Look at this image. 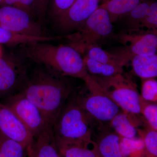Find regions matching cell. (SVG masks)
<instances>
[{
	"instance_id": "obj_1",
	"label": "cell",
	"mask_w": 157,
	"mask_h": 157,
	"mask_svg": "<svg viewBox=\"0 0 157 157\" xmlns=\"http://www.w3.org/2000/svg\"><path fill=\"white\" fill-rule=\"evenodd\" d=\"M72 91L65 76L45 68L35 70L19 93L43 112L52 126Z\"/></svg>"
},
{
	"instance_id": "obj_2",
	"label": "cell",
	"mask_w": 157,
	"mask_h": 157,
	"mask_svg": "<svg viewBox=\"0 0 157 157\" xmlns=\"http://www.w3.org/2000/svg\"><path fill=\"white\" fill-rule=\"evenodd\" d=\"M21 56L42 65L62 76L80 78L84 81L88 75L83 58L70 45H55L47 42L23 45Z\"/></svg>"
},
{
	"instance_id": "obj_3",
	"label": "cell",
	"mask_w": 157,
	"mask_h": 157,
	"mask_svg": "<svg viewBox=\"0 0 157 157\" xmlns=\"http://www.w3.org/2000/svg\"><path fill=\"white\" fill-rule=\"evenodd\" d=\"M73 98L67 102L56 120L52 130L56 141L88 143L93 141L96 122Z\"/></svg>"
},
{
	"instance_id": "obj_4",
	"label": "cell",
	"mask_w": 157,
	"mask_h": 157,
	"mask_svg": "<svg viewBox=\"0 0 157 157\" xmlns=\"http://www.w3.org/2000/svg\"><path fill=\"white\" fill-rule=\"evenodd\" d=\"M112 23L108 12L99 6L82 25L65 38L67 45L82 55L111 36L113 29Z\"/></svg>"
},
{
	"instance_id": "obj_5",
	"label": "cell",
	"mask_w": 157,
	"mask_h": 157,
	"mask_svg": "<svg viewBox=\"0 0 157 157\" xmlns=\"http://www.w3.org/2000/svg\"><path fill=\"white\" fill-rule=\"evenodd\" d=\"M84 81L87 92L76 97V102L98 122L109 125L114 117L122 110L94 77L88 74Z\"/></svg>"
},
{
	"instance_id": "obj_6",
	"label": "cell",
	"mask_w": 157,
	"mask_h": 157,
	"mask_svg": "<svg viewBox=\"0 0 157 157\" xmlns=\"http://www.w3.org/2000/svg\"><path fill=\"white\" fill-rule=\"evenodd\" d=\"M94 78L123 111L140 114V95L130 75L124 72L107 78Z\"/></svg>"
},
{
	"instance_id": "obj_7",
	"label": "cell",
	"mask_w": 157,
	"mask_h": 157,
	"mask_svg": "<svg viewBox=\"0 0 157 157\" xmlns=\"http://www.w3.org/2000/svg\"><path fill=\"white\" fill-rule=\"evenodd\" d=\"M4 104L14 111L34 138L52 128L43 112L19 92L9 96Z\"/></svg>"
},
{
	"instance_id": "obj_8",
	"label": "cell",
	"mask_w": 157,
	"mask_h": 157,
	"mask_svg": "<svg viewBox=\"0 0 157 157\" xmlns=\"http://www.w3.org/2000/svg\"><path fill=\"white\" fill-rule=\"evenodd\" d=\"M118 39L124 47L117 52L128 63L136 56L152 55L157 53V32L127 29L118 35Z\"/></svg>"
},
{
	"instance_id": "obj_9",
	"label": "cell",
	"mask_w": 157,
	"mask_h": 157,
	"mask_svg": "<svg viewBox=\"0 0 157 157\" xmlns=\"http://www.w3.org/2000/svg\"><path fill=\"white\" fill-rule=\"evenodd\" d=\"M25 11L13 6H0V26L14 33L43 36L41 24Z\"/></svg>"
},
{
	"instance_id": "obj_10",
	"label": "cell",
	"mask_w": 157,
	"mask_h": 157,
	"mask_svg": "<svg viewBox=\"0 0 157 157\" xmlns=\"http://www.w3.org/2000/svg\"><path fill=\"white\" fill-rule=\"evenodd\" d=\"M22 56L13 54L0 56V98L10 94L27 80Z\"/></svg>"
},
{
	"instance_id": "obj_11",
	"label": "cell",
	"mask_w": 157,
	"mask_h": 157,
	"mask_svg": "<svg viewBox=\"0 0 157 157\" xmlns=\"http://www.w3.org/2000/svg\"><path fill=\"white\" fill-rule=\"evenodd\" d=\"M101 0H76L72 6L55 19L64 32L76 31L98 9Z\"/></svg>"
},
{
	"instance_id": "obj_12",
	"label": "cell",
	"mask_w": 157,
	"mask_h": 157,
	"mask_svg": "<svg viewBox=\"0 0 157 157\" xmlns=\"http://www.w3.org/2000/svg\"><path fill=\"white\" fill-rule=\"evenodd\" d=\"M0 133L22 144L27 150L34 137L16 114L0 101Z\"/></svg>"
},
{
	"instance_id": "obj_13",
	"label": "cell",
	"mask_w": 157,
	"mask_h": 157,
	"mask_svg": "<svg viewBox=\"0 0 157 157\" xmlns=\"http://www.w3.org/2000/svg\"><path fill=\"white\" fill-rule=\"evenodd\" d=\"M109 126L120 137L133 138L139 137V130L149 125L140 114L122 111L114 117Z\"/></svg>"
},
{
	"instance_id": "obj_14",
	"label": "cell",
	"mask_w": 157,
	"mask_h": 157,
	"mask_svg": "<svg viewBox=\"0 0 157 157\" xmlns=\"http://www.w3.org/2000/svg\"><path fill=\"white\" fill-rule=\"evenodd\" d=\"M28 157H63L57 147L52 128L34 138L27 149Z\"/></svg>"
},
{
	"instance_id": "obj_15",
	"label": "cell",
	"mask_w": 157,
	"mask_h": 157,
	"mask_svg": "<svg viewBox=\"0 0 157 157\" xmlns=\"http://www.w3.org/2000/svg\"><path fill=\"white\" fill-rule=\"evenodd\" d=\"M98 128L96 142L101 157H123L120 149V137L113 130Z\"/></svg>"
},
{
	"instance_id": "obj_16",
	"label": "cell",
	"mask_w": 157,
	"mask_h": 157,
	"mask_svg": "<svg viewBox=\"0 0 157 157\" xmlns=\"http://www.w3.org/2000/svg\"><path fill=\"white\" fill-rule=\"evenodd\" d=\"M56 142L63 157H101L95 141L88 143Z\"/></svg>"
},
{
	"instance_id": "obj_17",
	"label": "cell",
	"mask_w": 157,
	"mask_h": 157,
	"mask_svg": "<svg viewBox=\"0 0 157 157\" xmlns=\"http://www.w3.org/2000/svg\"><path fill=\"white\" fill-rule=\"evenodd\" d=\"M131 62L133 72L141 79L157 77V54L152 55L136 56L132 58Z\"/></svg>"
},
{
	"instance_id": "obj_18",
	"label": "cell",
	"mask_w": 157,
	"mask_h": 157,
	"mask_svg": "<svg viewBox=\"0 0 157 157\" xmlns=\"http://www.w3.org/2000/svg\"><path fill=\"white\" fill-rule=\"evenodd\" d=\"M59 36H33L21 35L8 30L0 26V45L5 44L9 46L23 45L39 42H48L61 39Z\"/></svg>"
},
{
	"instance_id": "obj_19",
	"label": "cell",
	"mask_w": 157,
	"mask_h": 157,
	"mask_svg": "<svg viewBox=\"0 0 157 157\" xmlns=\"http://www.w3.org/2000/svg\"><path fill=\"white\" fill-rule=\"evenodd\" d=\"M145 0H107L99 7L105 9L109 13L111 22L118 18L126 16L135 7Z\"/></svg>"
},
{
	"instance_id": "obj_20",
	"label": "cell",
	"mask_w": 157,
	"mask_h": 157,
	"mask_svg": "<svg viewBox=\"0 0 157 157\" xmlns=\"http://www.w3.org/2000/svg\"><path fill=\"white\" fill-rule=\"evenodd\" d=\"M83 59L88 73L96 78H107L124 72L123 67L121 66L102 63L86 56Z\"/></svg>"
},
{
	"instance_id": "obj_21",
	"label": "cell",
	"mask_w": 157,
	"mask_h": 157,
	"mask_svg": "<svg viewBox=\"0 0 157 157\" xmlns=\"http://www.w3.org/2000/svg\"><path fill=\"white\" fill-rule=\"evenodd\" d=\"M86 53L85 56L102 63L121 66L123 67L127 65L117 53L108 52L99 45L89 48Z\"/></svg>"
},
{
	"instance_id": "obj_22",
	"label": "cell",
	"mask_w": 157,
	"mask_h": 157,
	"mask_svg": "<svg viewBox=\"0 0 157 157\" xmlns=\"http://www.w3.org/2000/svg\"><path fill=\"white\" fill-rule=\"evenodd\" d=\"M119 147L123 157H146L141 137L127 138L120 137Z\"/></svg>"
},
{
	"instance_id": "obj_23",
	"label": "cell",
	"mask_w": 157,
	"mask_h": 157,
	"mask_svg": "<svg viewBox=\"0 0 157 157\" xmlns=\"http://www.w3.org/2000/svg\"><path fill=\"white\" fill-rule=\"evenodd\" d=\"M152 1V0L143 1L125 16L126 23L128 29H141L142 24L147 16L150 6Z\"/></svg>"
},
{
	"instance_id": "obj_24",
	"label": "cell",
	"mask_w": 157,
	"mask_h": 157,
	"mask_svg": "<svg viewBox=\"0 0 157 157\" xmlns=\"http://www.w3.org/2000/svg\"><path fill=\"white\" fill-rule=\"evenodd\" d=\"M27 150L19 142L0 133V157H26Z\"/></svg>"
},
{
	"instance_id": "obj_25",
	"label": "cell",
	"mask_w": 157,
	"mask_h": 157,
	"mask_svg": "<svg viewBox=\"0 0 157 157\" xmlns=\"http://www.w3.org/2000/svg\"><path fill=\"white\" fill-rule=\"evenodd\" d=\"M139 136L143 140L146 157H157V131L148 126L139 130Z\"/></svg>"
},
{
	"instance_id": "obj_26",
	"label": "cell",
	"mask_w": 157,
	"mask_h": 157,
	"mask_svg": "<svg viewBox=\"0 0 157 157\" xmlns=\"http://www.w3.org/2000/svg\"><path fill=\"white\" fill-rule=\"evenodd\" d=\"M140 114L149 126L157 131V103L145 101L140 95Z\"/></svg>"
},
{
	"instance_id": "obj_27",
	"label": "cell",
	"mask_w": 157,
	"mask_h": 157,
	"mask_svg": "<svg viewBox=\"0 0 157 157\" xmlns=\"http://www.w3.org/2000/svg\"><path fill=\"white\" fill-rule=\"evenodd\" d=\"M141 98L145 101L157 103V81L155 78L142 79Z\"/></svg>"
},
{
	"instance_id": "obj_28",
	"label": "cell",
	"mask_w": 157,
	"mask_h": 157,
	"mask_svg": "<svg viewBox=\"0 0 157 157\" xmlns=\"http://www.w3.org/2000/svg\"><path fill=\"white\" fill-rule=\"evenodd\" d=\"M76 0H51L49 13L52 18L56 19L72 6Z\"/></svg>"
},
{
	"instance_id": "obj_29",
	"label": "cell",
	"mask_w": 157,
	"mask_h": 157,
	"mask_svg": "<svg viewBox=\"0 0 157 157\" xmlns=\"http://www.w3.org/2000/svg\"><path fill=\"white\" fill-rule=\"evenodd\" d=\"M141 29L157 32V3L152 2L147 16L142 24Z\"/></svg>"
},
{
	"instance_id": "obj_30",
	"label": "cell",
	"mask_w": 157,
	"mask_h": 157,
	"mask_svg": "<svg viewBox=\"0 0 157 157\" xmlns=\"http://www.w3.org/2000/svg\"><path fill=\"white\" fill-rule=\"evenodd\" d=\"M36 17L41 24L45 19L49 0H34Z\"/></svg>"
},
{
	"instance_id": "obj_31",
	"label": "cell",
	"mask_w": 157,
	"mask_h": 157,
	"mask_svg": "<svg viewBox=\"0 0 157 157\" xmlns=\"http://www.w3.org/2000/svg\"><path fill=\"white\" fill-rule=\"evenodd\" d=\"M13 6L25 11L33 17L36 16L34 0H19Z\"/></svg>"
},
{
	"instance_id": "obj_32",
	"label": "cell",
	"mask_w": 157,
	"mask_h": 157,
	"mask_svg": "<svg viewBox=\"0 0 157 157\" xmlns=\"http://www.w3.org/2000/svg\"><path fill=\"white\" fill-rule=\"evenodd\" d=\"M19 0H3L0 4L1 6H14Z\"/></svg>"
},
{
	"instance_id": "obj_33",
	"label": "cell",
	"mask_w": 157,
	"mask_h": 157,
	"mask_svg": "<svg viewBox=\"0 0 157 157\" xmlns=\"http://www.w3.org/2000/svg\"><path fill=\"white\" fill-rule=\"evenodd\" d=\"M2 55V48H1V45H0V56H1Z\"/></svg>"
},
{
	"instance_id": "obj_34",
	"label": "cell",
	"mask_w": 157,
	"mask_h": 157,
	"mask_svg": "<svg viewBox=\"0 0 157 157\" xmlns=\"http://www.w3.org/2000/svg\"><path fill=\"white\" fill-rule=\"evenodd\" d=\"M3 0H0V4H1V3L2 2Z\"/></svg>"
}]
</instances>
